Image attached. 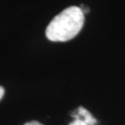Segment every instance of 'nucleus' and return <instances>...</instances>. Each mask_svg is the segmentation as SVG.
I'll list each match as a JSON object with an SVG mask.
<instances>
[{
	"label": "nucleus",
	"mask_w": 125,
	"mask_h": 125,
	"mask_svg": "<svg viewBox=\"0 0 125 125\" xmlns=\"http://www.w3.org/2000/svg\"><path fill=\"white\" fill-rule=\"evenodd\" d=\"M24 125H44L43 123H41L37 121H29V122H26Z\"/></svg>",
	"instance_id": "obj_4"
},
{
	"label": "nucleus",
	"mask_w": 125,
	"mask_h": 125,
	"mask_svg": "<svg viewBox=\"0 0 125 125\" xmlns=\"http://www.w3.org/2000/svg\"><path fill=\"white\" fill-rule=\"evenodd\" d=\"M84 23V14L79 7L72 6L64 9L50 21L45 35L52 42H67L81 31Z\"/></svg>",
	"instance_id": "obj_1"
},
{
	"label": "nucleus",
	"mask_w": 125,
	"mask_h": 125,
	"mask_svg": "<svg viewBox=\"0 0 125 125\" xmlns=\"http://www.w3.org/2000/svg\"><path fill=\"white\" fill-rule=\"evenodd\" d=\"M72 117H73L74 120L82 121L87 125H95L97 122L95 118L93 117V115L86 108L83 107H78L74 111V113H72Z\"/></svg>",
	"instance_id": "obj_2"
},
{
	"label": "nucleus",
	"mask_w": 125,
	"mask_h": 125,
	"mask_svg": "<svg viewBox=\"0 0 125 125\" xmlns=\"http://www.w3.org/2000/svg\"><path fill=\"white\" fill-rule=\"evenodd\" d=\"M4 94H5L4 88H3L2 86H0V100H1V99H2V97L4 96Z\"/></svg>",
	"instance_id": "obj_5"
},
{
	"label": "nucleus",
	"mask_w": 125,
	"mask_h": 125,
	"mask_svg": "<svg viewBox=\"0 0 125 125\" xmlns=\"http://www.w3.org/2000/svg\"><path fill=\"white\" fill-rule=\"evenodd\" d=\"M69 125H87V124L84 123V122H83L82 121H79V120H73Z\"/></svg>",
	"instance_id": "obj_3"
}]
</instances>
